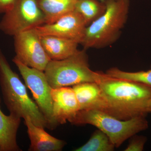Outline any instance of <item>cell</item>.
I'll use <instances>...</instances> for the list:
<instances>
[{"mask_svg": "<svg viewBox=\"0 0 151 151\" xmlns=\"http://www.w3.org/2000/svg\"><path fill=\"white\" fill-rule=\"evenodd\" d=\"M21 119L10 114L6 116L0 108V145L2 151H22L17 137Z\"/></svg>", "mask_w": 151, "mask_h": 151, "instance_id": "obj_14", "label": "cell"}, {"mask_svg": "<svg viewBox=\"0 0 151 151\" xmlns=\"http://www.w3.org/2000/svg\"><path fill=\"white\" fill-rule=\"evenodd\" d=\"M53 118L58 125L65 124L80 111V107L73 88L70 86L52 88Z\"/></svg>", "mask_w": 151, "mask_h": 151, "instance_id": "obj_10", "label": "cell"}, {"mask_svg": "<svg viewBox=\"0 0 151 151\" xmlns=\"http://www.w3.org/2000/svg\"><path fill=\"white\" fill-rule=\"evenodd\" d=\"M13 62L23 78L26 85L30 90L34 99L48 123V129H53L58 126L53 118L52 88L49 84L44 71L28 67L14 58Z\"/></svg>", "mask_w": 151, "mask_h": 151, "instance_id": "obj_7", "label": "cell"}, {"mask_svg": "<svg viewBox=\"0 0 151 151\" xmlns=\"http://www.w3.org/2000/svg\"><path fill=\"white\" fill-rule=\"evenodd\" d=\"M148 110L149 113H151V99L148 104Z\"/></svg>", "mask_w": 151, "mask_h": 151, "instance_id": "obj_21", "label": "cell"}, {"mask_svg": "<svg viewBox=\"0 0 151 151\" xmlns=\"http://www.w3.org/2000/svg\"><path fill=\"white\" fill-rule=\"evenodd\" d=\"M101 1L103 2L104 3H107V2L109 1H112V0H100Z\"/></svg>", "mask_w": 151, "mask_h": 151, "instance_id": "obj_22", "label": "cell"}, {"mask_svg": "<svg viewBox=\"0 0 151 151\" xmlns=\"http://www.w3.org/2000/svg\"><path fill=\"white\" fill-rule=\"evenodd\" d=\"M41 42L51 60L68 58L78 51V42L71 40L52 35L40 36Z\"/></svg>", "mask_w": 151, "mask_h": 151, "instance_id": "obj_13", "label": "cell"}, {"mask_svg": "<svg viewBox=\"0 0 151 151\" xmlns=\"http://www.w3.org/2000/svg\"><path fill=\"white\" fill-rule=\"evenodd\" d=\"M104 13L86 27L81 45L84 49H101L111 45L121 35L129 16L130 0L106 3Z\"/></svg>", "mask_w": 151, "mask_h": 151, "instance_id": "obj_3", "label": "cell"}, {"mask_svg": "<svg viewBox=\"0 0 151 151\" xmlns=\"http://www.w3.org/2000/svg\"><path fill=\"white\" fill-rule=\"evenodd\" d=\"M86 50H78L65 59L50 60L44 70L52 88H60L85 83L97 82L103 72H95L89 67Z\"/></svg>", "mask_w": 151, "mask_h": 151, "instance_id": "obj_5", "label": "cell"}, {"mask_svg": "<svg viewBox=\"0 0 151 151\" xmlns=\"http://www.w3.org/2000/svg\"><path fill=\"white\" fill-rule=\"evenodd\" d=\"M77 0H37L45 18V24L54 22L59 18L75 10Z\"/></svg>", "mask_w": 151, "mask_h": 151, "instance_id": "obj_15", "label": "cell"}, {"mask_svg": "<svg viewBox=\"0 0 151 151\" xmlns=\"http://www.w3.org/2000/svg\"><path fill=\"white\" fill-rule=\"evenodd\" d=\"M15 0H0V14L6 13L13 6Z\"/></svg>", "mask_w": 151, "mask_h": 151, "instance_id": "obj_20", "label": "cell"}, {"mask_svg": "<svg viewBox=\"0 0 151 151\" xmlns=\"http://www.w3.org/2000/svg\"><path fill=\"white\" fill-rule=\"evenodd\" d=\"M27 133L30 141V151H60L66 142L52 137L44 129L36 126L29 119H25Z\"/></svg>", "mask_w": 151, "mask_h": 151, "instance_id": "obj_12", "label": "cell"}, {"mask_svg": "<svg viewBox=\"0 0 151 151\" xmlns=\"http://www.w3.org/2000/svg\"><path fill=\"white\" fill-rule=\"evenodd\" d=\"M45 23L44 14L37 0H15L0 21V31L14 37Z\"/></svg>", "mask_w": 151, "mask_h": 151, "instance_id": "obj_6", "label": "cell"}, {"mask_svg": "<svg viewBox=\"0 0 151 151\" xmlns=\"http://www.w3.org/2000/svg\"><path fill=\"white\" fill-rule=\"evenodd\" d=\"M125 151H142L147 141V138L144 136L135 135L132 137Z\"/></svg>", "mask_w": 151, "mask_h": 151, "instance_id": "obj_19", "label": "cell"}, {"mask_svg": "<svg viewBox=\"0 0 151 151\" xmlns=\"http://www.w3.org/2000/svg\"><path fill=\"white\" fill-rule=\"evenodd\" d=\"M80 110H95L112 116L110 105L96 82H85L72 86Z\"/></svg>", "mask_w": 151, "mask_h": 151, "instance_id": "obj_11", "label": "cell"}, {"mask_svg": "<svg viewBox=\"0 0 151 151\" xmlns=\"http://www.w3.org/2000/svg\"><path fill=\"white\" fill-rule=\"evenodd\" d=\"M68 122L73 125L90 124L97 127L108 136L116 147L149 126L145 116L121 120L95 110H80Z\"/></svg>", "mask_w": 151, "mask_h": 151, "instance_id": "obj_4", "label": "cell"}, {"mask_svg": "<svg viewBox=\"0 0 151 151\" xmlns=\"http://www.w3.org/2000/svg\"><path fill=\"white\" fill-rule=\"evenodd\" d=\"M97 83L108 101L114 117L121 120H128L136 116H145L149 113L150 86L113 78L104 73Z\"/></svg>", "mask_w": 151, "mask_h": 151, "instance_id": "obj_1", "label": "cell"}, {"mask_svg": "<svg viewBox=\"0 0 151 151\" xmlns=\"http://www.w3.org/2000/svg\"><path fill=\"white\" fill-rule=\"evenodd\" d=\"M0 151H2L1 148V145H0Z\"/></svg>", "mask_w": 151, "mask_h": 151, "instance_id": "obj_23", "label": "cell"}, {"mask_svg": "<svg viewBox=\"0 0 151 151\" xmlns=\"http://www.w3.org/2000/svg\"><path fill=\"white\" fill-rule=\"evenodd\" d=\"M105 73L113 78L138 82L151 87V68L147 71L127 72L113 68L108 69Z\"/></svg>", "mask_w": 151, "mask_h": 151, "instance_id": "obj_18", "label": "cell"}, {"mask_svg": "<svg viewBox=\"0 0 151 151\" xmlns=\"http://www.w3.org/2000/svg\"><path fill=\"white\" fill-rule=\"evenodd\" d=\"M15 58L23 64L44 71L51 59L41 42L40 36L35 28L14 36Z\"/></svg>", "mask_w": 151, "mask_h": 151, "instance_id": "obj_8", "label": "cell"}, {"mask_svg": "<svg viewBox=\"0 0 151 151\" xmlns=\"http://www.w3.org/2000/svg\"><path fill=\"white\" fill-rule=\"evenodd\" d=\"M0 86L4 102L10 114L29 119L36 126L48 128V124L37 104L28 94L18 74L11 68L0 48Z\"/></svg>", "mask_w": 151, "mask_h": 151, "instance_id": "obj_2", "label": "cell"}, {"mask_svg": "<svg viewBox=\"0 0 151 151\" xmlns=\"http://www.w3.org/2000/svg\"><path fill=\"white\" fill-rule=\"evenodd\" d=\"M87 26L84 18L75 10L51 24L35 28L40 36L52 35L71 40L81 44Z\"/></svg>", "mask_w": 151, "mask_h": 151, "instance_id": "obj_9", "label": "cell"}, {"mask_svg": "<svg viewBox=\"0 0 151 151\" xmlns=\"http://www.w3.org/2000/svg\"><path fill=\"white\" fill-rule=\"evenodd\" d=\"M106 3L100 0H77L75 10L84 18L87 26L105 12Z\"/></svg>", "mask_w": 151, "mask_h": 151, "instance_id": "obj_16", "label": "cell"}, {"mask_svg": "<svg viewBox=\"0 0 151 151\" xmlns=\"http://www.w3.org/2000/svg\"><path fill=\"white\" fill-rule=\"evenodd\" d=\"M116 147L110 138L101 130L94 132L89 141L75 151H112Z\"/></svg>", "mask_w": 151, "mask_h": 151, "instance_id": "obj_17", "label": "cell"}]
</instances>
